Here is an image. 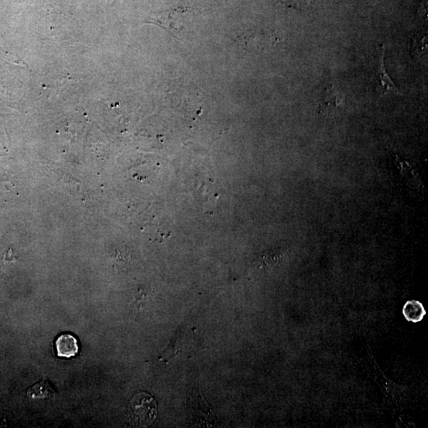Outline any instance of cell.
I'll list each match as a JSON object with an SVG mask.
<instances>
[{
    "label": "cell",
    "instance_id": "cell-5",
    "mask_svg": "<svg viewBox=\"0 0 428 428\" xmlns=\"http://www.w3.org/2000/svg\"><path fill=\"white\" fill-rule=\"evenodd\" d=\"M56 349L59 357H74L79 352L78 341L71 334H62L56 340Z\"/></svg>",
    "mask_w": 428,
    "mask_h": 428
},
{
    "label": "cell",
    "instance_id": "cell-4",
    "mask_svg": "<svg viewBox=\"0 0 428 428\" xmlns=\"http://www.w3.org/2000/svg\"><path fill=\"white\" fill-rule=\"evenodd\" d=\"M345 106V97L333 86L327 88L324 94L320 111L326 116L336 115V113L343 110Z\"/></svg>",
    "mask_w": 428,
    "mask_h": 428
},
{
    "label": "cell",
    "instance_id": "cell-2",
    "mask_svg": "<svg viewBox=\"0 0 428 428\" xmlns=\"http://www.w3.org/2000/svg\"><path fill=\"white\" fill-rule=\"evenodd\" d=\"M131 407L140 424H150L157 417L155 401L147 394L133 398Z\"/></svg>",
    "mask_w": 428,
    "mask_h": 428
},
{
    "label": "cell",
    "instance_id": "cell-7",
    "mask_svg": "<svg viewBox=\"0 0 428 428\" xmlns=\"http://www.w3.org/2000/svg\"><path fill=\"white\" fill-rule=\"evenodd\" d=\"M55 395L56 391L53 390L49 380L46 378L32 385L28 390V396L32 399H49Z\"/></svg>",
    "mask_w": 428,
    "mask_h": 428
},
{
    "label": "cell",
    "instance_id": "cell-8",
    "mask_svg": "<svg viewBox=\"0 0 428 428\" xmlns=\"http://www.w3.org/2000/svg\"><path fill=\"white\" fill-rule=\"evenodd\" d=\"M287 8H291L298 11L303 10L309 6L312 0H281Z\"/></svg>",
    "mask_w": 428,
    "mask_h": 428
},
{
    "label": "cell",
    "instance_id": "cell-6",
    "mask_svg": "<svg viewBox=\"0 0 428 428\" xmlns=\"http://www.w3.org/2000/svg\"><path fill=\"white\" fill-rule=\"evenodd\" d=\"M403 315L409 322L419 323L424 318L426 311L422 303L412 300H409L404 305Z\"/></svg>",
    "mask_w": 428,
    "mask_h": 428
},
{
    "label": "cell",
    "instance_id": "cell-3",
    "mask_svg": "<svg viewBox=\"0 0 428 428\" xmlns=\"http://www.w3.org/2000/svg\"><path fill=\"white\" fill-rule=\"evenodd\" d=\"M378 51L379 55L377 66V75L379 84L377 88V91L380 94V96L387 95V94H396V95L398 96L402 95L401 91L398 88L397 85L394 84L386 71L384 63V46H380Z\"/></svg>",
    "mask_w": 428,
    "mask_h": 428
},
{
    "label": "cell",
    "instance_id": "cell-1",
    "mask_svg": "<svg viewBox=\"0 0 428 428\" xmlns=\"http://www.w3.org/2000/svg\"><path fill=\"white\" fill-rule=\"evenodd\" d=\"M199 11L192 8H181L164 12L159 23L174 36L183 39L195 30Z\"/></svg>",
    "mask_w": 428,
    "mask_h": 428
}]
</instances>
